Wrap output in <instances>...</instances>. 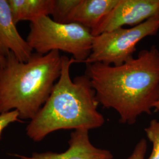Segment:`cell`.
I'll list each match as a JSON object with an SVG mask.
<instances>
[{"instance_id": "13", "label": "cell", "mask_w": 159, "mask_h": 159, "mask_svg": "<svg viewBox=\"0 0 159 159\" xmlns=\"http://www.w3.org/2000/svg\"><path fill=\"white\" fill-rule=\"evenodd\" d=\"M19 114L16 110L0 114V139L3 131L12 123L20 121Z\"/></svg>"}, {"instance_id": "7", "label": "cell", "mask_w": 159, "mask_h": 159, "mask_svg": "<svg viewBox=\"0 0 159 159\" xmlns=\"http://www.w3.org/2000/svg\"><path fill=\"white\" fill-rule=\"evenodd\" d=\"M68 149L62 153L51 152L33 153L30 156L14 154L19 159H113L112 153L94 146L90 140L89 130L80 129L71 132Z\"/></svg>"}, {"instance_id": "14", "label": "cell", "mask_w": 159, "mask_h": 159, "mask_svg": "<svg viewBox=\"0 0 159 159\" xmlns=\"http://www.w3.org/2000/svg\"><path fill=\"white\" fill-rule=\"evenodd\" d=\"M148 149L147 142L144 139L137 143L132 153L127 159H144Z\"/></svg>"}, {"instance_id": "15", "label": "cell", "mask_w": 159, "mask_h": 159, "mask_svg": "<svg viewBox=\"0 0 159 159\" xmlns=\"http://www.w3.org/2000/svg\"><path fill=\"white\" fill-rule=\"evenodd\" d=\"M6 61V57H2L0 56V66L4 64Z\"/></svg>"}, {"instance_id": "8", "label": "cell", "mask_w": 159, "mask_h": 159, "mask_svg": "<svg viewBox=\"0 0 159 159\" xmlns=\"http://www.w3.org/2000/svg\"><path fill=\"white\" fill-rule=\"evenodd\" d=\"M33 51L27 40L17 30L8 0H0V56L6 57L11 52L20 61L26 62Z\"/></svg>"}, {"instance_id": "1", "label": "cell", "mask_w": 159, "mask_h": 159, "mask_svg": "<svg viewBox=\"0 0 159 159\" xmlns=\"http://www.w3.org/2000/svg\"><path fill=\"white\" fill-rule=\"evenodd\" d=\"M85 74L99 104L114 109L120 122L132 125L142 114H151L159 100V50L156 46L140 51L119 66L85 64Z\"/></svg>"}, {"instance_id": "6", "label": "cell", "mask_w": 159, "mask_h": 159, "mask_svg": "<svg viewBox=\"0 0 159 159\" xmlns=\"http://www.w3.org/2000/svg\"><path fill=\"white\" fill-rule=\"evenodd\" d=\"M156 17L159 18V0H119L91 33L96 36L125 25L132 27Z\"/></svg>"}, {"instance_id": "12", "label": "cell", "mask_w": 159, "mask_h": 159, "mask_svg": "<svg viewBox=\"0 0 159 159\" xmlns=\"http://www.w3.org/2000/svg\"><path fill=\"white\" fill-rule=\"evenodd\" d=\"M144 131L153 145L152 153L148 159H159V120H152Z\"/></svg>"}, {"instance_id": "16", "label": "cell", "mask_w": 159, "mask_h": 159, "mask_svg": "<svg viewBox=\"0 0 159 159\" xmlns=\"http://www.w3.org/2000/svg\"><path fill=\"white\" fill-rule=\"evenodd\" d=\"M154 109L157 111H159V100L155 104L154 106Z\"/></svg>"}, {"instance_id": "5", "label": "cell", "mask_w": 159, "mask_h": 159, "mask_svg": "<svg viewBox=\"0 0 159 159\" xmlns=\"http://www.w3.org/2000/svg\"><path fill=\"white\" fill-rule=\"evenodd\" d=\"M159 30V18L156 17L129 29L120 27L94 36L91 53L85 64L120 66L134 58L140 41L155 35Z\"/></svg>"}, {"instance_id": "4", "label": "cell", "mask_w": 159, "mask_h": 159, "mask_svg": "<svg viewBox=\"0 0 159 159\" xmlns=\"http://www.w3.org/2000/svg\"><path fill=\"white\" fill-rule=\"evenodd\" d=\"M94 36L78 23H60L49 16L30 23L27 41L35 52L46 54L62 51L73 56L77 63H85L91 53Z\"/></svg>"}, {"instance_id": "3", "label": "cell", "mask_w": 159, "mask_h": 159, "mask_svg": "<svg viewBox=\"0 0 159 159\" xmlns=\"http://www.w3.org/2000/svg\"><path fill=\"white\" fill-rule=\"evenodd\" d=\"M61 71L60 51L34 52L26 62L10 52L0 66V114L16 110L20 119H33L50 96Z\"/></svg>"}, {"instance_id": "2", "label": "cell", "mask_w": 159, "mask_h": 159, "mask_svg": "<svg viewBox=\"0 0 159 159\" xmlns=\"http://www.w3.org/2000/svg\"><path fill=\"white\" fill-rule=\"evenodd\" d=\"M77 63L61 56L60 77L43 106L26 127V134L35 142L60 130H90L102 127L105 119L98 110L95 90L85 74L71 79L70 68Z\"/></svg>"}, {"instance_id": "11", "label": "cell", "mask_w": 159, "mask_h": 159, "mask_svg": "<svg viewBox=\"0 0 159 159\" xmlns=\"http://www.w3.org/2000/svg\"><path fill=\"white\" fill-rule=\"evenodd\" d=\"M79 0H53L51 15L52 20L60 23H68V17Z\"/></svg>"}, {"instance_id": "10", "label": "cell", "mask_w": 159, "mask_h": 159, "mask_svg": "<svg viewBox=\"0 0 159 159\" xmlns=\"http://www.w3.org/2000/svg\"><path fill=\"white\" fill-rule=\"evenodd\" d=\"M14 22L30 23L51 15L53 0H8Z\"/></svg>"}, {"instance_id": "9", "label": "cell", "mask_w": 159, "mask_h": 159, "mask_svg": "<svg viewBox=\"0 0 159 159\" xmlns=\"http://www.w3.org/2000/svg\"><path fill=\"white\" fill-rule=\"evenodd\" d=\"M119 0H79L68 17V23H78L92 30L106 16Z\"/></svg>"}]
</instances>
